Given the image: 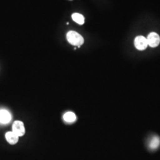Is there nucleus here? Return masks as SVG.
Here are the masks:
<instances>
[{
    "label": "nucleus",
    "mask_w": 160,
    "mask_h": 160,
    "mask_svg": "<svg viewBox=\"0 0 160 160\" xmlns=\"http://www.w3.org/2000/svg\"><path fill=\"white\" fill-rule=\"evenodd\" d=\"M160 145V138L155 135L151 138L148 142L149 148L153 151L158 148Z\"/></svg>",
    "instance_id": "obj_6"
},
{
    "label": "nucleus",
    "mask_w": 160,
    "mask_h": 160,
    "mask_svg": "<svg viewBox=\"0 0 160 160\" xmlns=\"http://www.w3.org/2000/svg\"><path fill=\"white\" fill-rule=\"evenodd\" d=\"M134 44L135 48L139 51H143L146 49L148 46L147 38L142 36H138L136 37L134 40Z\"/></svg>",
    "instance_id": "obj_3"
},
{
    "label": "nucleus",
    "mask_w": 160,
    "mask_h": 160,
    "mask_svg": "<svg viewBox=\"0 0 160 160\" xmlns=\"http://www.w3.org/2000/svg\"><path fill=\"white\" fill-rule=\"evenodd\" d=\"M67 38L70 44L74 46H78V48H80L84 42L83 37L74 31L69 32L67 34Z\"/></svg>",
    "instance_id": "obj_1"
},
{
    "label": "nucleus",
    "mask_w": 160,
    "mask_h": 160,
    "mask_svg": "<svg viewBox=\"0 0 160 160\" xmlns=\"http://www.w3.org/2000/svg\"><path fill=\"white\" fill-rule=\"evenodd\" d=\"M12 119V115L10 113L4 109L0 110V123L6 124L10 122Z\"/></svg>",
    "instance_id": "obj_5"
},
{
    "label": "nucleus",
    "mask_w": 160,
    "mask_h": 160,
    "mask_svg": "<svg viewBox=\"0 0 160 160\" xmlns=\"http://www.w3.org/2000/svg\"><path fill=\"white\" fill-rule=\"evenodd\" d=\"M148 46L151 48L157 47L160 45V37L158 34L155 32H152L148 34L147 38Z\"/></svg>",
    "instance_id": "obj_4"
},
{
    "label": "nucleus",
    "mask_w": 160,
    "mask_h": 160,
    "mask_svg": "<svg viewBox=\"0 0 160 160\" xmlns=\"http://www.w3.org/2000/svg\"><path fill=\"white\" fill-rule=\"evenodd\" d=\"M72 18L75 22L82 25L84 23V17L79 13H74L72 15Z\"/></svg>",
    "instance_id": "obj_8"
},
{
    "label": "nucleus",
    "mask_w": 160,
    "mask_h": 160,
    "mask_svg": "<svg viewBox=\"0 0 160 160\" xmlns=\"http://www.w3.org/2000/svg\"><path fill=\"white\" fill-rule=\"evenodd\" d=\"M12 132L18 137H22L25 133V127L23 122L20 120L15 121L12 125Z\"/></svg>",
    "instance_id": "obj_2"
},
{
    "label": "nucleus",
    "mask_w": 160,
    "mask_h": 160,
    "mask_svg": "<svg viewBox=\"0 0 160 160\" xmlns=\"http://www.w3.org/2000/svg\"><path fill=\"white\" fill-rule=\"evenodd\" d=\"M63 119L67 122H73L76 119V116L73 112H68L64 114Z\"/></svg>",
    "instance_id": "obj_9"
},
{
    "label": "nucleus",
    "mask_w": 160,
    "mask_h": 160,
    "mask_svg": "<svg viewBox=\"0 0 160 160\" xmlns=\"http://www.w3.org/2000/svg\"><path fill=\"white\" fill-rule=\"evenodd\" d=\"M6 139L10 144L14 145L18 142L19 137H18L13 132H8L6 133Z\"/></svg>",
    "instance_id": "obj_7"
}]
</instances>
